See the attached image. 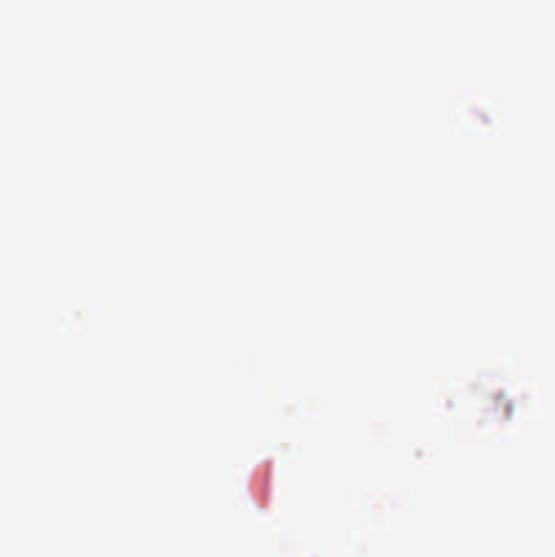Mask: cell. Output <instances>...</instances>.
I'll return each mask as SVG.
<instances>
[]
</instances>
